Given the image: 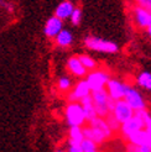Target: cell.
I'll list each match as a JSON object with an SVG mask.
<instances>
[{
    "mask_svg": "<svg viewBox=\"0 0 151 152\" xmlns=\"http://www.w3.org/2000/svg\"><path fill=\"white\" fill-rule=\"evenodd\" d=\"M81 104H82V108H83V113H84V116H86V120L90 121L92 119H94L97 115V111H95V108H94V104H93V100H92V95H87L84 98H82L79 100Z\"/></svg>",
    "mask_w": 151,
    "mask_h": 152,
    "instance_id": "14",
    "label": "cell"
},
{
    "mask_svg": "<svg viewBox=\"0 0 151 152\" xmlns=\"http://www.w3.org/2000/svg\"><path fill=\"white\" fill-rule=\"evenodd\" d=\"M73 10H74L73 3L71 1V0H65V1H62L56 7L55 15L61 20H65V19H68L71 16V14H72Z\"/></svg>",
    "mask_w": 151,
    "mask_h": 152,
    "instance_id": "16",
    "label": "cell"
},
{
    "mask_svg": "<svg viewBox=\"0 0 151 152\" xmlns=\"http://www.w3.org/2000/svg\"><path fill=\"white\" fill-rule=\"evenodd\" d=\"M89 94H90V88L88 86L87 80H81L79 83L76 84L72 93L68 94V100L70 102H79L82 98H84Z\"/></svg>",
    "mask_w": 151,
    "mask_h": 152,
    "instance_id": "9",
    "label": "cell"
},
{
    "mask_svg": "<svg viewBox=\"0 0 151 152\" xmlns=\"http://www.w3.org/2000/svg\"><path fill=\"white\" fill-rule=\"evenodd\" d=\"M144 125H145L144 119H142L140 111H135V114L129 120L124 121V123L122 124V126H120V131H122V134L128 139L135 131L140 130V129H144Z\"/></svg>",
    "mask_w": 151,
    "mask_h": 152,
    "instance_id": "4",
    "label": "cell"
},
{
    "mask_svg": "<svg viewBox=\"0 0 151 152\" xmlns=\"http://www.w3.org/2000/svg\"><path fill=\"white\" fill-rule=\"evenodd\" d=\"M138 1H139V4H140V3H142V1H144V0H138Z\"/></svg>",
    "mask_w": 151,
    "mask_h": 152,
    "instance_id": "30",
    "label": "cell"
},
{
    "mask_svg": "<svg viewBox=\"0 0 151 152\" xmlns=\"http://www.w3.org/2000/svg\"><path fill=\"white\" fill-rule=\"evenodd\" d=\"M82 131H83V136H84V137L93 140L97 145H100V143H103L105 140H107L99 130H97L95 127L90 126V125L86 126V127H82Z\"/></svg>",
    "mask_w": 151,
    "mask_h": 152,
    "instance_id": "17",
    "label": "cell"
},
{
    "mask_svg": "<svg viewBox=\"0 0 151 152\" xmlns=\"http://www.w3.org/2000/svg\"><path fill=\"white\" fill-rule=\"evenodd\" d=\"M97 143L90 140V139H87L84 137L82 141H81V150L82 152H95L97 151Z\"/></svg>",
    "mask_w": 151,
    "mask_h": 152,
    "instance_id": "21",
    "label": "cell"
},
{
    "mask_svg": "<svg viewBox=\"0 0 151 152\" xmlns=\"http://www.w3.org/2000/svg\"><path fill=\"white\" fill-rule=\"evenodd\" d=\"M84 139L82 131V126H71L70 130V146H79L81 141Z\"/></svg>",
    "mask_w": 151,
    "mask_h": 152,
    "instance_id": "18",
    "label": "cell"
},
{
    "mask_svg": "<svg viewBox=\"0 0 151 152\" xmlns=\"http://www.w3.org/2000/svg\"><path fill=\"white\" fill-rule=\"evenodd\" d=\"M68 151H70V152H82L81 145H79V146H70V147H68Z\"/></svg>",
    "mask_w": 151,
    "mask_h": 152,
    "instance_id": "28",
    "label": "cell"
},
{
    "mask_svg": "<svg viewBox=\"0 0 151 152\" xmlns=\"http://www.w3.org/2000/svg\"><path fill=\"white\" fill-rule=\"evenodd\" d=\"M140 114L142 119H144V129L147 131L149 136H150V141H151V115L146 111V110H140Z\"/></svg>",
    "mask_w": 151,
    "mask_h": 152,
    "instance_id": "24",
    "label": "cell"
},
{
    "mask_svg": "<svg viewBox=\"0 0 151 152\" xmlns=\"http://www.w3.org/2000/svg\"><path fill=\"white\" fill-rule=\"evenodd\" d=\"M72 86V83L70 80V78H67V77H62V78H59L58 79V89L59 90H62V92H66V90H68Z\"/></svg>",
    "mask_w": 151,
    "mask_h": 152,
    "instance_id": "26",
    "label": "cell"
},
{
    "mask_svg": "<svg viewBox=\"0 0 151 152\" xmlns=\"http://www.w3.org/2000/svg\"><path fill=\"white\" fill-rule=\"evenodd\" d=\"M71 21L73 25H79L81 21H82V10L79 7H74V10L71 14Z\"/></svg>",
    "mask_w": 151,
    "mask_h": 152,
    "instance_id": "25",
    "label": "cell"
},
{
    "mask_svg": "<svg viewBox=\"0 0 151 152\" xmlns=\"http://www.w3.org/2000/svg\"><path fill=\"white\" fill-rule=\"evenodd\" d=\"M134 16H135V21L140 27H149L151 25V14L150 10L146 9L144 6H138L135 7L134 10Z\"/></svg>",
    "mask_w": 151,
    "mask_h": 152,
    "instance_id": "10",
    "label": "cell"
},
{
    "mask_svg": "<svg viewBox=\"0 0 151 152\" xmlns=\"http://www.w3.org/2000/svg\"><path fill=\"white\" fill-rule=\"evenodd\" d=\"M67 68L68 71L74 74L76 77H84L87 74V69L84 68V66L82 64L79 57H71L67 61Z\"/></svg>",
    "mask_w": 151,
    "mask_h": 152,
    "instance_id": "13",
    "label": "cell"
},
{
    "mask_svg": "<svg viewBox=\"0 0 151 152\" xmlns=\"http://www.w3.org/2000/svg\"><path fill=\"white\" fill-rule=\"evenodd\" d=\"M73 41V36L72 34L68 31V30H61L57 35H56V42L58 46H61V47H67V46H70V45L72 43Z\"/></svg>",
    "mask_w": 151,
    "mask_h": 152,
    "instance_id": "19",
    "label": "cell"
},
{
    "mask_svg": "<svg viewBox=\"0 0 151 152\" xmlns=\"http://www.w3.org/2000/svg\"><path fill=\"white\" fill-rule=\"evenodd\" d=\"M140 5L141 6H144V7H146V9H151V0H144L142 3H140Z\"/></svg>",
    "mask_w": 151,
    "mask_h": 152,
    "instance_id": "27",
    "label": "cell"
},
{
    "mask_svg": "<svg viewBox=\"0 0 151 152\" xmlns=\"http://www.w3.org/2000/svg\"><path fill=\"white\" fill-rule=\"evenodd\" d=\"M66 120L70 126H83L86 121L82 104L77 102H70L66 108Z\"/></svg>",
    "mask_w": 151,
    "mask_h": 152,
    "instance_id": "1",
    "label": "cell"
},
{
    "mask_svg": "<svg viewBox=\"0 0 151 152\" xmlns=\"http://www.w3.org/2000/svg\"><path fill=\"white\" fill-rule=\"evenodd\" d=\"M86 80L90 88V92H93V90L105 88L107 82L109 80V75H108V73H105L103 71H95V72L89 73L87 75Z\"/></svg>",
    "mask_w": 151,
    "mask_h": 152,
    "instance_id": "7",
    "label": "cell"
},
{
    "mask_svg": "<svg viewBox=\"0 0 151 152\" xmlns=\"http://www.w3.org/2000/svg\"><path fill=\"white\" fill-rule=\"evenodd\" d=\"M89 125L90 126H93V127H95L97 130H99L103 135H104V137L105 139H109V137H111V130H110V127H109V125H108V123H107V120H105L104 118H102V116H95L94 119H92L89 121Z\"/></svg>",
    "mask_w": 151,
    "mask_h": 152,
    "instance_id": "15",
    "label": "cell"
},
{
    "mask_svg": "<svg viewBox=\"0 0 151 152\" xmlns=\"http://www.w3.org/2000/svg\"><path fill=\"white\" fill-rule=\"evenodd\" d=\"M105 120H107V123H108L111 131H120V126H122V124L115 119V116L113 115L111 113H109L108 115L105 116Z\"/></svg>",
    "mask_w": 151,
    "mask_h": 152,
    "instance_id": "23",
    "label": "cell"
},
{
    "mask_svg": "<svg viewBox=\"0 0 151 152\" xmlns=\"http://www.w3.org/2000/svg\"><path fill=\"white\" fill-rule=\"evenodd\" d=\"M63 27V21L57 18L56 15L47 20L46 26H45V35L47 37H56V35L61 31Z\"/></svg>",
    "mask_w": 151,
    "mask_h": 152,
    "instance_id": "11",
    "label": "cell"
},
{
    "mask_svg": "<svg viewBox=\"0 0 151 152\" xmlns=\"http://www.w3.org/2000/svg\"><path fill=\"white\" fill-rule=\"evenodd\" d=\"M138 83L140 87L151 90V73H149V72L140 73L138 77Z\"/></svg>",
    "mask_w": 151,
    "mask_h": 152,
    "instance_id": "20",
    "label": "cell"
},
{
    "mask_svg": "<svg viewBox=\"0 0 151 152\" xmlns=\"http://www.w3.org/2000/svg\"><path fill=\"white\" fill-rule=\"evenodd\" d=\"M147 34H149V35L151 36V25H150V26L147 27Z\"/></svg>",
    "mask_w": 151,
    "mask_h": 152,
    "instance_id": "29",
    "label": "cell"
},
{
    "mask_svg": "<svg viewBox=\"0 0 151 152\" xmlns=\"http://www.w3.org/2000/svg\"><path fill=\"white\" fill-rule=\"evenodd\" d=\"M123 99L129 104L134 111H140V110H145L146 105H145V102L142 99L141 94L135 90L133 87H129L126 86V90H125V95Z\"/></svg>",
    "mask_w": 151,
    "mask_h": 152,
    "instance_id": "5",
    "label": "cell"
},
{
    "mask_svg": "<svg viewBox=\"0 0 151 152\" xmlns=\"http://www.w3.org/2000/svg\"><path fill=\"white\" fill-rule=\"evenodd\" d=\"M128 141H129L131 145L134 146H142V145H151L150 141V136L147 134V131L145 129H140V130L135 131L134 134H131L129 137H128Z\"/></svg>",
    "mask_w": 151,
    "mask_h": 152,
    "instance_id": "12",
    "label": "cell"
},
{
    "mask_svg": "<svg viewBox=\"0 0 151 152\" xmlns=\"http://www.w3.org/2000/svg\"><path fill=\"white\" fill-rule=\"evenodd\" d=\"M84 45L87 48L93 50L97 52H105V53H115L118 51V46L114 42L99 39V37L88 36L84 39Z\"/></svg>",
    "mask_w": 151,
    "mask_h": 152,
    "instance_id": "2",
    "label": "cell"
},
{
    "mask_svg": "<svg viewBox=\"0 0 151 152\" xmlns=\"http://www.w3.org/2000/svg\"><path fill=\"white\" fill-rule=\"evenodd\" d=\"M79 57V59H81V62H82V64L84 66V68L88 71H93V69H95L97 68V63H95V61L92 58V57H89V56H87V55H82V56H78Z\"/></svg>",
    "mask_w": 151,
    "mask_h": 152,
    "instance_id": "22",
    "label": "cell"
},
{
    "mask_svg": "<svg viewBox=\"0 0 151 152\" xmlns=\"http://www.w3.org/2000/svg\"><path fill=\"white\" fill-rule=\"evenodd\" d=\"M90 95H92V100H93V104H94L97 115L105 118L109 114V110H108L109 94L107 92V89L102 88V89H98V90H93Z\"/></svg>",
    "mask_w": 151,
    "mask_h": 152,
    "instance_id": "3",
    "label": "cell"
},
{
    "mask_svg": "<svg viewBox=\"0 0 151 152\" xmlns=\"http://www.w3.org/2000/svg\"><path fill=\"white\" fill-rule=\"evenodd\" d=\"M111 114L115 116V119L120 124H123L124 121L129 120L134 115L135 111L125 100L119 99V100H115V105H114V109H113Z\"/></svg>",
    "mask_w": 151,
    "mask_h": 152,
    "instance_id": "6",
    "label": "cell"
},
{
    "mask_svg": "<svg viewBox=\"0 0 151 152\" xmlns=\"http://www.w3.org/2000/svg\"><path fill=\"white\" fill-rule=\"evenodd\" d=\"M105 89L109 94L110 98H113L114 100H119L123 99L125 95V90H126V86L120 83L117 79H110L107 82V86H105Z\"/></svg>",
    "mask_w": 151,
    "mask_h": 152,
    "instance_id": "8",
    "label": "cell"
}]
</instances>
